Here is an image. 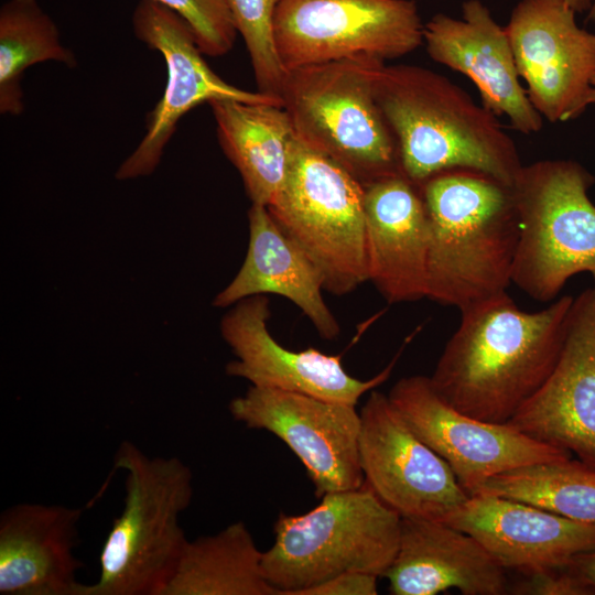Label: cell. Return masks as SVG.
Returning <instances> with one entry per match:
<instances>
[{
	"instance_id": "obj_30",
	"label": "cell",
	"mask_w": 595,
	"mask_h": 595,
	"mask_svg": "<svg viewBox=\"0 0 595 595\" xmlns=\"http://www.w3.org/2000/svg\"><path fill=\"white\" fill-rule=\"evenodd\" d=\"M378 577L365 572H345L302 591L300 595H377Z\"/></svg>"
},
{
	"instance_id": "obj_22",
	"label": "cell",
	"mask_w": 595,
	"mask_h": 595,
	"mask_svg": "<svg viewBox=\"0 0 595 595\" xmlns=\"http://www.w3.org/2000/svg\"><path fill=\"white\" fill-rule=\"evenodd\" d=\"M248 224L246 258L213 305L228 307L249 296L278 294L296 305L322 338H336L340 326L323 298L318 269L277 225L268 207L251 204Z\"/></svg>"
},
{
	"instance_id": "obj_33",
	"label": "cell",
	"mask_w": 595,
	"mask_h": 595,
	"mask_svg": "<svg viewBox=\"0 0 595 595\" xmlns=\"http://www.w3.org/2000/svg\"><path fill=\"white\" fill-rule=\"evenodd\" d=\"M595 104V75L592 78L591 90L586 98V106Z\"/></svg>"
},
{
	"instance_id": "obj_13",
	"label": "cell",
	"mask_w": 595,
	"mask_h": 595,
	"mask_svg": "<svg viewBox=\"0 0 595 595\" xmlns=\"http://www.w3.org/2000/svg\"><path fill=\"white\" fill-rule=\"evenodd\" d=\"M359 413L365 484L400 517L444 522L469 498L450 465L414 434L388 394L371 390Z\"/></svg>"
},
{
	"instance_id": "obj_9",
	"label": "cell",
	"mask_w": 595,
	"mask_h": 595,
	"mask_svg": "<svg viewBox=\"0 0 595 595\" xmlns=\"http://www.w3.org/2000/svg\"><path fill=\"white\" fill-rule=\"evenodd\" d=\"M413 0H281L277 52L288 71L342 60L401 57L423 44Z\"/></svg>"
},
{
	"instance_id": "obj_3",
	"label": "cell",
	"mask_w": 595,
	"mask_h": 595,
	"mask_svg": "<svg viewBox=\"0 0 595 595\" xmlns=\"http://www.w3.org/2000/svg\"><path fill=\"white\" fill-rule=\"evenodd\" d=\"M419 187L429 223L428 299L462 311L506 292L519 240L512 186L455 170Z\"/></svg>"
},
{
	"instance_id": "obj_19",
	"label": "cell",
	"mask_w": 595,
	"mask_h": 595,
	"mask_svg": "<svg viewBox=\"0 0 595 595\" xmlns=\"http://www.w3.org/2000/svg\"><path fill=\"white\" fill-rule=\"evenodd\" d=\"M368 281L390 304L428 298L429 223L420 187L403 175L365 185Z\"/></svg>"
},
{
	"instance_id": "obj_4",
	"label": "cell",
	"mask_w": 595,
	"mask_h": 595,
	"mask_svg": "<svg viewBox=\"0 0 595 595\" xmlns=\"http://www.w3.org/2000/svg\"><path fill=\"white\" fill-rule=\"evenodd\" d=\"M125 504L99 554V577L78 595H163L187 542L180 516L193 498V474L178 457L149 456L120 443Z\"/></svg>"
},
{
	"instance_id": "obj_14",
	"label": "cell",
	"mask_w": 595,
	"mask_h": 595,
	"mask_svg": "<svg viewBox=\"0 0 595 595\" xmlns=\"http://www.w3.org/2000/svg\"><path fill=\"white\" fill-rule=\"evenodd\" d=\"M565 0H520L506 31L519 76L550 122L577 118L595 75V33L581 29Z\"/></svg>"
},
{
	"instance_id": "obj_11",
	"label": "cell",
	"mask_w": 595,
	"mask_h": 595,
	"mask_svg": "<svg viewBox=\"0 0 595 595\" xmlns=\"http://www.w3.org/2000/svg\"><path fill=\"white\" fill-rule=\"evenodd\" d=\"M132 26L139 41L163 56L167 75L163 96L148 116L145 133L118 167L117 180L152 174L178 121L203 102L236 100L282 106L278 97L244 90L221 79L203 58L186 21L158 1L139 0Z\"/></svg>"
},
{
	"instance_id": "obj_16",
	"label": "cell",
	"mask_w": 595,
	"mask_h": 595,
	"mask_svg": "<svg viewBox=\"0 0 595 595\" xmlns=\"http://www.w3.org/2000/svg\"><path fill=\"white\" fill-rule=\"evenodd\" d=\"M507 423L595 467V285L574 298L553 371Z\"/></svg>"
},
{
	"instance_id": "obj_1",
	"label": "cell",
	"mask_w": 595,
	"mask_h": 595,
	"mask_svg": "<svg viewBox=\"0 0 595 595\" xmlns=\"http://www.w3.org/2000/svg\"><path fill=\"white\" fill-rule=\"evenodd\" d=\"M573 302L564 295L524 312L506 291L462 310L430 376L433 388L467 415L507 423L553 371Z\"/></svg>"
},
{
	"instance_id": "obj_24",
	"label": "cell",
	"mask_w": 595,
	"mask_h": 595,
	"mask_svg": "<svg viewBox=\"0 0 595 595\" xmlns=\"http://www.w3.org/2000/svg\"><path fill=\"white\" fill-rule=\"evenodd\" d=\"M262 553L244 521L187 540L163 595H278Z\"/></svg>"
},
{
	"instance_id": "obj_20",
	"label": "cell",
	"mask_w": 595,
	"mask_h": 595,
	"mask_svg": "<svg viewBox=\"0 0 595 595\" xmlns=\"http://www.w3.org/2000/svg\"><path fill=\"white\" fill-rule=\"evenodd\" d=\"M82 508L19 502L0 516V594L78 595Z\"/></svg>"
},
{
	"instance_id": "obj_5",
	"label": "cell",
	"mask_w": 595,
	"mask_h": 595,
	"mask_svg": "<svg viewBox=\"0 0 595 595\" xmlns=\"http://www.w3.org/2000/svg\"><path fill=\"white\" fill-rule=\"evenodd\" d=\"M310 511L281 513L262 570L278 595H300L345 572L383 576L399 544L401 517L364 484L325 494Z\"/></svg>"
},
{
	"instance_id": "obj_27",
	"label": "cell",
	"mask_w": 595,
	"mask_h": 595,
	"mask_svg": "<svg viewBox=\"0 0 595 595\" xmlns=\"http://www.w3.org/2000/svg\"><path fill=\"white\" fill-rule=\"evenodd\" d=\"M226 2L236 30L242 36L249 53L258 91L280 98L286 69L277 52L274 15L281 0Z\"/></svg>"
},
{
	"instance_id": "obj_28",
	"label": "cell",
	"mask_w": 595,
	"mask_h": 595,
	"mask_svg": "<svg viewBox=\"0 0 595 595\" xmlns=\"http://www.w3.org/2000/svg\"><path fill=\"white\" fill-rule=\"evenodd\" d=\"M182 17L193 31L204 55L220 57L237 37L226 0H155Z\"/></svg>"
},
{
	"instance_id": "obj_21",
	"label": "cell",
	"mask_w": 595,
	"mask_h": 595,
	"mask_svg": "<svg viewBox=\"0 0 595 595\" xmlns=\"http://www.w3.org/2000/svg\"><path fill=\"white\" fill-rule=\"evenodd\" d=\"M504 569L470 534L443 521L401 517L396 556L383 574L393 595H504Z\"/></svg>"
},
{
	"instance_id": "obj_2",
	"label": "cell",
	"mask_w": 595,
	"mask_h": 595,
	"mask_svg": "<svg viewBox=\"0 0 595 595\" xmlns=\"http://www.w3.org/2000/svg\"><path fill=\"white\" fill-rule=\"evenodd\" d=\"M376 102L399 149L401 173L416 186L455 170L513 184L522 163L498 116L447 77L419 65L380 62Z\"/></svg>"
},
{
	"instance_id": "obj_29",
	"label": "cell",
	"mask_w": 595,
	"mask_h": 595,
	"mask_svg": "<svg viewBox=\"0 0 595 595\" xmlns=\"http://www.w3.org/2000/svg\"><path fill=\"white\" fill-rule=\"evenodd\" d=\"M520 581L509 588L520 595H594L595 589L580 575L572 562L521 573Z\"/></svg>"
},
{
	"instance_id": "obj_23",
	"label": "cell",
	"mask_w": 595,
	"mask_h": 595,
	"mask_svg": "<svg viewBox=\"0 0 595 595\" xmlns=\"http://www.w3.org/2000/svg\"><path fill=\"white\" fill-rule=\"evenodd\" d=\"M217 139L239 172L251 204L268 207L285 178L295 138L282 106L236 100L209 102Z\"/></svg>"
},
{
	"instance_id": "obj_15",
	"label": "cell",
	"mask_w": 595,
	"mask_h": 595,
	"mask_svg": "<svg viewBox=\"0 0 595 595\" xmlns=\"http://www.w3.org/2000/svg\"><path fill=\"white\" fill-rule=\"evenodd\" d=\"M270 316V301L262 294L240 300L224 315L220 333L236 357L226 365L228 376L246 379L253 387L356 405L392 372L398 355L378 375L360 380L345 370L340 355L315 348L288 349L268 329Z\"/></svg>"
},
{
	"instance_id": "obj_31",
	"label": "cell",
	"mask_w": 595,
	"mask_h": 595,
	"mask_svg": "<svg viewBox=\"0 0 595 595\" xmlns=\"http://www.w3.org/2000/svg\"><path fill=\"white\" fill-rule=\"evenodd\" d=\"M572 564L580 575L595 589V548L577 554Z\"/></svg>"
},
{
	"instance_id": "obj_8",
	"label": "cell",
	"mask_w": 595,
	"mask_h": 595,
	"mask_svg": "<svg viewBox=\"0 0 595 595\" xmlns=\"http://www.w3.org/2000/svg\"><path fill=\"white\" fill-rule=\"evenodd\" d=\"M268 210L318 269L326 292L346 295L368 281L365 186L335 161L295 137Z\"/></svg>"
},
{
	"instance_id": "obj_26",
	"label": "cell",
	"mask_w": 595,
	"mask_h": 595,
	"mask_svg": "<svg viewBox=\"0 0 595 595\" xmlns=\"http://www.w3.org/2000/svg\"><path fill=\"white\" fill-rule=\"evenodd\" d=\"M474 494L497 495L595 523V467L571 457L498 474Z\"/></svg>"
},
{
	"instance_id": "obj_6",
	"label": "cell",
	"mask_w": 595,
	"mask_h": 595,
	"mask_svg": "<svg viewBox=\"0 0 595 595\" xmlns=\"http://www.w3.org/2000/svg\"><path fill=\"white\" fill-rule=\"evenodd\" d=\"M380 62L342 60L290 69L280 95L296 139L364 186L402 175L396 138L374 96Z\"/></svg>"
},
{
	"instance_id": "obj_10",
	"label": "cell",
	"mask_w": 595,
	"mask_h": 595,
	"mask_svg": "<svg viewBox=\"0 0 595 595\" xmlns=\"http://www.w3.org/2000/svg\"><path fill=\"white\" fill-rule=\"evenodd\" d=\"M388 397L414 434L450 465L469 496L498 474L571 457L570 452L508 423L486 422L456 410L426 376L399 379Z\"/></svg>"
},
{
	"instance_id": "obj_25",
	"label": "cell",
	"mask_w": 595,
	"mask_h": 595,
	"mask_svg": "<svg viewBox=\"0 0 595 595\" xmlns=\"http://www.w3.org/2000/svg\"><path fill=\"white\" fill-rule=\"evenodd\" d=\"M43 62L77 65L63 45L54 20L37 0H8L0 9V112L19 116L24 110L22 77Z\"/></svg>"
},
{
	"instance_id": "obj_34",
	"label": "cell",
	"mask_w": 595,
	"mask_h": 595,
	"mask_svg": "<svg viewBox=\"0 0 595 595\" xmlns=\"http://www.w3.org/2000/svg\"><path fill=\"white\" fill-rule=\"evenodd\" d=\"M586 21L595 22V0H592V6L589 10L587 11Z\"/></svg>"
},
{
	"instance_id": "obj_12",
	"label": "cell",
	"mask_w": 595,
	"mask_h": 595,
	"mask_svg": "<svg viewBox=\"0 0 595 595\" xmlns=\"http://www.w3.org/2000/svg\"><path fill=\"white\" fill-rule=\"evenodd\" d=\"M232 418L280 439L302 462L315 496L365 484L356 405L251 386L229 403Z\"/></svg>"
},
{
	"instance_id": "obj_18",
	"label": "cell",
	"mask_w": 595,
	"mask_h": 595,
	"mask_svg": "<svg viewBox=\"0 0 595 595\" xmlns=\"http://www.w3.org/2000/svg\"><path fill=\"white\" fill-rule=\"evenodd\" d=\"M444 522L474 537L504 569L520 574L566 565L595 548V523L497 495H470Z\"/></svg>"
},
{
	"instance_id": "obj_17",
	"label": "cell",
	"mask_w": 595,
	"mask_h": 595,
	"mask_svg": "<svg viewBox=\"0 0 595 595\" xmlns=\"http://www.w3.org/2000/svg\"><path fill=\"white\" fill-rule=\"evenodd\" d=\"M462 10L461 20L437 13L424 24L428 54L467 76L476 85L482 105L496 116H506L515 130L523 134L540 131L543 117L520 84L506 28L479 0L465 1Z\"/></svg>"
},
{
	"instance_id": "obj_7",
	"label": "cell",
	"mask_w": 595,
	"mask_h": 595,
	"mask_svg": "<svg viewBox=\"0 0 595 595\" xmlns=\"http://www.w3.org/2000/svg\"><path fill=\"white\" fill-rule=\"evenodd\" d=\"M593 183L577 162L542 160L522 165L512 184L519 240L511 283L538 302L554 300L581 272L595 285Z\"/></svg>"
},
{
	"instance_id": "obj_32",
	"label": "cell",
	"mask_w": 595,
	"mask_h": 595,
	"mask_svg": "<svg viewBox=\"0 0 595 595\" xmlns=\"http://www.w3.org/2000/svg\"><path fill=\"white\" fill-rule=\"evenodd\" d=\"M567 4L576 12L583 13L589 10L592 0H565Z\"/></svg>"
}]
</instances>
